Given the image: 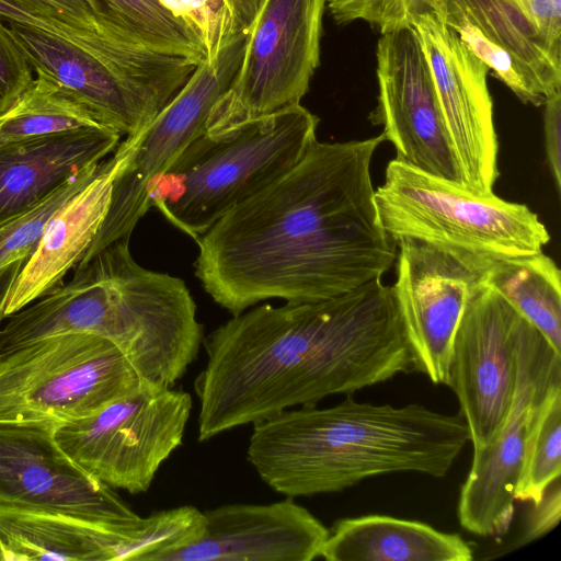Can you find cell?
<instances>
[{"mask_svg":"<svg viewBox=\"0 0 561 561\" xmlns=\"http://www.w3.org/2000/svg\"><path fill=\"white\" fill-rule=\"evenodd\" d=\"M381 135L319 142L287 173L197 240L195 275L232 316L267 299H330L376 279L397 257L375 204Z\"/></svg>","mask_w":561,"mask_h":561,"instance_id":"6da1fadb","label":"cell"},{"mask_svg":"<svg viewBox=\"0 0 561 561\" xmlns=\"http://www.w3.org/2000/svg\"><path fill=\"white\" fill-rule=\"evenodd\" d=\"M203 347L198 442L415 371L393 287L381 279L325 300L244 310Z\"/></svg>","mask_w":561,"mask_h":561,"instance_id":"7a4b0ae2","label":"cell"},{"mask_svg":"<svg viewBox=\"0 0 561 561\" xmlns=\"http://www.w3.org/2000/svg\"><path fill=\"white\" fill-rule=\"evenodd\" d=\"M252 425L248 461L273 491L293 499L398 472L442 478L470 439L460 412L358 402L351 394L332 407L293 408Z\"/></svg>","mask_w":561,"mask_h":561,"instance_id":"3957f363","label":"cell"},{"mask_svg":"<svg viewBox=\"0 0 561 561\" xmlns=\"http://www.w3.org/2000/svg\"><path fill=\"white\" fill-rule=\"evenodd\" d=\"M301 104L192 140L150 184L148 201L195 241L217 220L293 169L317 141Z\"/></svg>","mask_w":561,"mask_h":561,"instance_id":"277c9868","label":"cell"},{"mask_svg":"<svg viewBox=\"0 0 561 561\" xmlns=\"http://www.w3.org/2000/svg\"><path fill=\"white\" fill-rule=\"evenodd\" d=\"M375 204L382 229L394 242L413 238L500 259L540 252L550 239L526 205L493 192L478 193L396 159L375 190Z\"/></svg>","mask_w":561,"mask_h":561,"instance_id":"5b68a950","label":"cell"},{"mask_svg":"<svg viewBox=\"0 0 561 561\" xmlns=\"http://www.w3.org/2000/svg\"><path fill=\"white\" fill-rule=\"evenodd\" d=\"M144 389L118 347L95 334L44 337L0 355V423L70 422Z\"/></svg>","mask_w":561,"mask_h":561,"instance_id":"8992f818","label":"cell"},{"mask_svg":"<svg viewBox=\"0 0 561 561\" xmlns=\"http://www.w3.org/2000/svg\"><path fill=\"white\" fill-rule=\"evenodd\" d=\"M248 34H239L213 59L201 61L175 96L141 131L126 137L112 156L111 202L102 226L79 263L110 243L130 237L150 208L151 182L196 137L205 133L209 114L231 84Z\"/></svg>","mask_w":561,"mask_h":561,"instance_id":"52a82bcc","label":"cell"},{"mask_svg":"<svg viewBox=\"0 0 561 561\" xmlns=\"http://www.w3.org/2000/svg\"><path fill=\"white\" fill-rule=\"evenodd\" d=\"M192 408L191 394L182 389H144L56 424L54 436L89 474L114 490L139 494L182 445Z\"/></svg>","mask_w":561,"mask_h":561,"instance_id":"ba28073f","label":"cell"},{"mask_svg":"<svg viewBox=\"0 0 561 561\" xmlns=\"http://www.w3.org/2000/svg\"><path fill=\"white\" fill-rule=\"evenodd\" d=\"M325 0H265L240 67L206 122L216 133L300 104L320 64Z\"/></svg>","mask_w":561,"mask_h":561,"instance_id":"9c48e42d","label":"cell"},{"mask_svg":"<svg viewBox=\"0 0 561 561\" xmlns=\"http://www.w3.org/2000/svg\"><path fill=\"white\" fill-rule=\"evenodd\" d=\"M433 11L524 104L561 92V0H434Z\"/></svg>","mask_w":561,"mask_h":561,"instance_id":"30bf717a","label":"cell"},{"mask_svg":"<svg viewBox=\"0 0 561 561\" xmlns=\"http://www.w3.org/2000/svg\"><path fill=\"white\" fill-rule=\"evenodd\" d=\"M36 73H43L122 136L141 131L192 73L133 68L99 57L38 27L9 22Z\"/></svg>","mask_w":561,"mask_h":561,"instance_id":"8fae6325","label":"cell"},{"mask_svg":"<svg viewBox=\"0 0 561 561\" xmlns=\"http://www.w3.org/2000/svg\"><path fill=\"white\" fill-rule=\"evenodd\" d=\"M524 317L482 282L471 291L454 335L447 385L456 394L473 451L486 448L508 414Z\"/></svg>","mask_w":561,"mask_h":561,"instance_id":"7c38bea8","label":"cell"},{"mask_svg":"<svg viewBox=\"0 0 561 561\" xmlns=\"http://www.w3.org/2000/svg\"><path fill=\"white\" fill-rule=\"evenodd\" d=\"M377 105L373 125L397 152L396 160L465 185L431 67L413 26L381 34L376 48Z\"/></svg>","mask_w":561,"mask_h":561,"instance_id":"4fadbf2b","label":"cell"},{"mask_svg":"<svg viewBox=\"0 0 561 561\" xmlns=\"http://www.w3.org/2000/svg\"><path fill=\"white\" fill-rule=\"evenodd\" d=\"M561 376V354L524 319L517 352L513 401L495 439L473 451L460 489L457 515L462 528L480 537H502L514 517V492L522 465L529 420L547 386Z\"/></svg>","mask_w":561,"mask_h":561,"instance_id":"5bb4252c","label":"cell"},{"mask_svg":"<svg viewBox=\"0 0 561 561\" xmlns=\"http://www.w3.org/2000/svg\"><path fill=\"white\" fill-rule=\"evenodd\" d=\"M54 424L0 423V506L125 526L141 516L58 445Z\"/></svg>","mask_w":561,"mask_h":561,"instance_id":"9a60e30c","label":"cell"},{"mask_svg":"<svg viewBox=\"0 0 561 561\" xmlns=\"http://www.w3.org/2000/svg\"><path fill=\"white\" fill-rule=\"evenodd\" d=\"M393 291L414 370L445 383L451 344L467 300L493 259L401 238Z\"/></svg>","mask_w":561,"mask_h":561,"instance_id":"2e32d148","label":"cell"},{"mask_svg":"<svg viewBox=\"0 0 561 561\" xmlns=\"http://www.w3.org/2000/svg\"><path fill=\"white\" fill-rule=\"evenodd\" d=\"M428 60L443 116L465 185L491 193L500 173L489 67L473 55L434 11L412 23Z\"/></svg>","mask_w":561,"mask_h":561,"instance_id":"e0dca14e","label":"cell"},{"mask_svg":"<svg viewBox=\"0 0 561 561\" xmlns=\"http://www.w3.org/2000/svg\"><path fill=\"white\" fill-rule=\"evenodd\" d=\"M174 539V526L162 512L117 526L0 506L1 561H149Z\"/></svg>","mask_w":561,"mask_h":561,"instance_id":"ac0fdd59","label":"cell"},{"mask_svg":"<svg viewBox=\"0 0 561 561\" xmlns=\"http://www.w3.org/2000/svg\"><path fill=\"white\" fill-rule=\"evenodd\" d=\"M203 512V535L154 561H311L320 558L329 536V528L293 497Z\"/></svg>","mask_w":561,"mask_h":561,"instance_id":"d6986e66","label":"cell"},{"mask_svg":"<svg viewBox=\"0 0 561 561\" xmlns=\"http://www.w3.org/2000/svg\"><path fill=\"white\" fill-rule=\"evenodd\" d=\"M122 135L92 126L0 145V226L32 209L82 171L98 167Z\"/></svg>","mask_w":561,"mask_h":561,"instance_id":"ffe728a7","label":"cell"},{"mask_svg":"<svg viewBox=\"0 0 561 561\" xmlns=\"http://www.w3.org/2000/svg\"><path fill=\"white\" fill-rule=\"evenodd\" d=\"M114 159L69 197L49 218L31 256L15 277L4 304V318L58 286L93 242L106 216L112 193Z\"/></svg>","mask_w":561,"mask_h":561,"instance_id":"44dd1931","label":"cell"},{"mask_svg":"<svg viewBox=\"0 0 561 561\" xmlns=\"http://www.w3.org/2000/svg\"><path fill=\"white\" fill-rule=\"evenodd\" d=\"M320 558L328 561H471L472 546L428 524L370 514L341 518L329 529Z\"/></svg>","mask_w":561,"mask_h":561,"instance_id":"7402d4cb","label":"cell"},{"mask_svg":"<svg viewBox=\"0 0 561 561\" xmlns=\"http://www.w3.org/2000/svg\"><path fill=\"white\" fill-rule=\"evenodd\" d=\"M537 328L561 354V273L542 251L493 259L482 280Z\"/></svg>","mask_w":561,"mask_h":561,"instance_id":"603a6c76","label":"cell"},{"mask_svg":"<svg viewBox=\"0 0 561 561\" xmlns=\"http://www.w3.org/2000/svg\"><path fill=\"white\" fill-rule=\"evenodd\" d=\"M103 125L54 80L37 73L0 115V145ZM105 126V125H104Z\"/></svg>","mask_w":561,"mask_h":561,"instance_id":"cb8c5ba5","label":"cell"},{"mask_svg":"<svg viewBox=\"0 0 561 561\" xmlns=\"http://www.w3.org/2000/svg\"><path fill=\"white\" fill-rule=\"evenodd\" d=\"M560 474L561 376H558L534 405L514 492L515 502L538 505Z\"/></svg>","mask_w":561,"mask_h":561,"instance_id":"d4e9b609","label":"cell"},{"mask_svg":"<svg viewBox=\"0 0 561 561\" xmlns=\"http://www.w3.org/2000/svg\"><path fill=\"white\" fill-rule=\"evenodd\" d=\"M69 31L89 51L124 62L138 46L101 0H14ZM141 48V47H140Z\"/></svg>","mask_w":561,"mask_h":561,"instance_id":"484cf974","label":"cell"},{"mask_svg":"<svg viewBox=\"0 0 561 561\" xmlns=\"http://www.w3.org/2000/svg\"><path fill=\"white\" fill-rule=\"evenodd\" d=\"M110 13L140 47L164 55L205 60V50L186 24L159 0H101Z\"/></svg>","mask_w":561,"mask_h":561,"instance_id":"4316f807","label":"cell"},{"mask_svg":"<svg viewBox=\"0 0 561 561\" xmlns=\"http://www.w3.org/2000/svg\"><path fill=\"white\" fill-rule=\"evenodd\" d=\"M101 165L75 175L45 201L0 226V270L16 261L25 262L31 256L53 214L90 182Z\"/></svg>","mask_w":561,"mask_h":561,"instance_id":"83f0119b","label":"cell"},{"mask_svg":"<svg viewBox=\"0 0 561 561\" xmlns=\"http://www.w3.org/2000/svg\"><path fill=\"white\" fill-rule=\"evenodd\" d=\"M201 41L205 59L215 58L239 34L228 0H159Z\"/></svg>","mask_w":561,"mask_h":561,"instance_id":"f1b7e54d","label":"cell"},{"mask_svg":"<svg viewBox=\"0 0 561 561\" xmlns=\"http://www.w3.org/2000/svg\"><path fill=\"white\" fill-rule=\"evenodd\" d=\"M434 0H325L337 25L363 21L380 35L412 26L421 13L433 11Z\"/></svg>","mask_w":561,"mask_h":561,"instance_id":"f546056e","label":"cell"},{"mask_svg":"<svg viewBox=\"0 0 561 561\" xmlns=\"http://www.w3.org/2000/svg\"><path fill=\"white\" fill-rule=\"evenodd\" d=\"M0 15V115L33 81V68Z\"/></svg>","mask_w":561,"mask_h":561,"instance_id":"4dcf8cb0","label":"cell"},{"mask_svg":"<svg viewBox=\"0 0 561 561\" xmlns=\"http://www.w3.org/2000/svg\"><path fill=\"white\" fill-rule=\"evenodd\" d=\"M561 518L560 479L546 491L538 505H533L518 535L491 558L512 552L538 540L556 528Z\"/></svg>","mask_w":561,"mask_h":561,"instance_id":"1f68e13d","label":"cell"},{"mask_svg":"<svg viewBox=\"0 0 561 561\" xmlns=\"http://www.w3.org/2000/svg\"><path fill=\"white\" fill-rule=\"evenodd\" d=\"M543 105V134L547 162L558 192L561 190V92L550 95Z\"/></svg>","mask_w":561,"mask_h":561,"instance_id":"d6a6232c","label":"cell"},{"mask_svg":"<svg viewBox=\"0 0 561 561\" xmlns=\"http://www.w3.org/2000/svg\"><path fill=\"white\" fill-rule=\"evenodd\" d=\"M0 15L8 22H19L38 27L85 49V47L69 31L59 24L32 12L14 0H0Z\"/></svg>","mask_w":561,"mask_h":561,"instance_id":"836d02e7","label":"cell"},{"mask_svg":"<svg viewBox=\"0 0 561 561\" xmlns=\"http://www.w3.org/2000/svg\"><path fill=\"white\" fill-rule=\"evenodd\" d=\"M234 30L248 34L265 0H228Z\"/></svg>","mask_w":561,"mask_h":561,"instance_id":"e575fe53","label":"cell"},{"mask_svg":"<svg viewBox=\"0 0 561 561\" xmlns=\"http://www.w3.org/2000/svg\"><path fill=\"white\" fill-rule=\"evenodd\" d=\"M24 261L13 262L0 270V325L4 319V304L9 290L11 289L15 277L18 276Z\"/></svg>","mask_w":561,"mask_h":561,"instance_id":"d590c367","label":"cell"},{"mask_svg":"<svg viewBox=\"0 0 561 561\" xmlns=\"http://www.w3.org/2000/svg\"><path fill=\"white\" fill-rule=\"evenodd\" d=\"M0 561H1V554H0Z\"/></svg>","mask_w":561,"mask_h":561,"instance_id":"8d00e7d4","label":"cell"}]
</instances>
